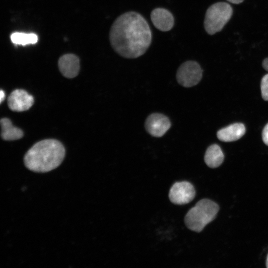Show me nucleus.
I'll return each mask as SVG.
<instances>
[{
	"instance_id": "obj_4",
	"label": "nucleus",
	"mask_w": 268,
	"mask_h": 268,
	"mask_svg": "<svg viewBox=\"0 0 268 268\" xmlns=\"http://www.w3.org/2000/svg\"><path fill=\"white\" fill-rule=\"evenodd\" d=\"M232 14V7L227 2H218L211 5L205 15L203 25L205 31L210 35L220 31Z\"/></svg>"
},
{
	"instance_id": "obj_14",
	"label": "nucleus",
	"mask_w": 268,
	"mask_h": 268,
	"mask_svg": "<svg viewBox=\"0 0 268 268\" xmlns=\"http://www.w3.org/2000/svg\"><path fill=\"white\" fill-rule=\"evenodd\" d=\"M10 39L15 45L25 46L29 44H36L38 40L36 34L31 33L14 32L11 34Z\"/></svg>"
},
{
	"instance_id": "obj_6",
	"label": "nucleus",
	"mask_w": 268,
	"mask_h": 268,
	"mask_svg": "<svg viewBox=\"0 0 268 268\" xmlns=\"http://www.w3.org/2000/svg\"><path fill=\"white\" fill-rule=\"evenodd\" d=\"M196 192L193 185L187 181L177 182L170 189L169 198L176 204H185L195 198Z\"/></svg>"
},
{
	"instance_id": "obj_5",
	"label": "nucleus",
	"mask_w": 268,
	"mask_h": 268,
	"mask_svg": "<svg viewBox=\"0 0 268 268\" xmlns=\"http://www.w3.org/2000/svg\"><path fill=\"white\" fill-rule=\"evenodd\" d=\"M202 70L196 61H188L179 67L176 73L178 82L185 87L197 85L201 80Z\"/></svg>"
},
{
	"instance_id": "obj_11",
	"label": "nucleus",
	"mask_w": 268,
	"mask_h": 268,
	"mask_svg": "<svg viewBox=\"0 0 268 268\" xmlns=\"http://www.w3.org/2000/svg\"><path fill=\"white\" fill-rule=\"evenodd\" d=\"M246 129L242 123H234L217 132L218 138L224 142H231L240 139L245 134Z\"/></svg>"
},
{
	"instance_id": "obj_20",
	"label": "nucleus",
	"mask_w": 268,
	"mask_h": 268,
	"mask_svg": "<svg viewBox=\"0 0 268 268\" xmlns=\"http://www.w3.org/2000/svg\"><path fill=\"white\" fill-rule=\"evenodd\" d=\"M266 266L268 268V255L267 258Z\"/></svg>"
},
{
	"instance_id": "obj_7",
	"label": "nucleus",
	"mask_w": 268,
	"mask_h": 268,
	"mask_svg": "<svg viewBox=\"0 0 268 268\" xmlns=\"http://www.w3.org/2000/svg\"><path fill=\"white\" fill-rule=\"evenodd\" d=\"M169 118L160 113H153L149 115L145 122L146 131L154 137L162 136L170 128Z\"/></svg>"
},
{
	"instance_id": "obj_18",
	"label": "nucleus",
	"mask_w": 268,
	"mask_h": 268,
	"mask_svg": "<svg viewBox=\"0 0 268 268\" xmlns=\"http://www.w3.org/2000/svg\"><path fill=\"white\" fill-rule=\"evenodd\" d=\"M5 98V93L4 91L1 89L0 92V101L1 103Z\"/></svg>"
},
{
	"instance_id": "obj_3",
	"label": "nucleus",
	"mask_w": 268,
	"mask_h": 268,
	"mask_svg": "<svg viewBox=\"0 0 268 268\" xmlns=\"http://www.w3.org/2000/svg\"><path fill=\"white\" fill-rule=\"evenodd\" d=\"M218 210L216 203L209 199H202L188 211L184 219L185 224L190 230L200 232L215 218Z\"/></svg>"
},
{
	"instance_id": "obj_2",
	"label": "nucleus",
	"mask_w": 268,
	"mask_h": 268,
	"mask_svg": "<svg viewBox=\"0 0 268 268\" xmlns=\"http://www.w3.org/2000/svg\"><path fill=\"white\" fill-rule=\"evenodd\" d=\"M65 149L59 141L47 139L36 143L24 157L26 167L35 172L46 173L56 169L63 162Z\"/></svg>"
},
{
	"instance_id": "obj_16",
	"label": "nucleus",
	"mask_w": 268,
	"mask_h": 268,
	"mask_svg": "<svg viewBox=\"0 0 268 268\" xmlns=\"http://www.w3.org/2000/svg\"><path fill=\"white\" fill-rule=\"evenodd\" d=\"M264 142L268 146V123L265 126L262 132Z\"/></svg>"
},
{
	"instance_id": "obj_10",
	"label": "nucleus",
	"mask_w": 268,
	"mask_h": 268,
	"mask_svg": "<svg viewBox=\"0 0 268 268\" xmlns=\"http://www.w3.org/2000/svg\"><path fill=\"white\" fill-rule=\"evenodd\" d=\"M60 72L66 77L72 78L77 75L80 68L79 59L72 54L61 56L58 61Z\"/></svg>"
},
{
	"instance_id": "obj_1",
	"label": "nucleus",
	"mask_w": 268,
	"mask_h": 268,
	"mask_svg": "<svg viewBox=\"0 0 268 268\" xmlns=\"http://www.w3.org/2000/svg\"><path fill=\"white\" fill-rule=\"evenodd\" d=\"M109 39L118 54L125 58L134 59L143 55L149 47L152 32L142 15L128 11L115 20L111 27Z\"/></svg>"
},
{
	"instance_id": "obj_15",
	"label": "nucleus",
	"mask_w": 268,
	"mask_h": 268,
	"mask_svg": "<svg viewBox=\"0 0 268 268\" xmlns=\"http://www.w3.org/2000/svg\"><path fill=\"white\" fill-rule=\"evenodd\" d=\"M261 88L262 98L265 101H268V74L262 78Z\"/></svg>"
},
{
	"instance_id": "obj_12",
	"label": "nucleus",
	"mask_w": 268,
	"mask_h": 268,
	"mask_svg": "<svg viewBox=\"0 0 268 268\" xmlns=\"http://www.w3.org/2000/svg\"><path fill=\"white\" fill-rule=\"evenodd\" d=\"M1 136L5 140L19 139L23 136L22 131L14 127L10 120L6 118L0 120Z\"/></svg>"
},
{
	"instance_id": "obj_17",
	"label": "nucleus",
	"mask_w": 268,
	"mask_h": 268,
	"mask_svg": "<svg viewBox=\"0 0 268 268\" xmlns=\"http://www.w3.org/2000/svg\"><path fill=\"white\" fill-rule=\"evenodd\" d=\"M263 68L268 71V58L265 59L262 63Z\"/></svg>"
},
{
	"instance_id": "obj_8",
	"label": "nucleus",
	"mask_w": 268,
	"mask_h": 268,
	"mask_svg": "<svg viewBox=\"0 0 268 268\" xmlns=\"http://www.w3.org/2000/svg\"><path fill=\"white\" fill-rule=\"evenodd\" d=\"M33 103V97L23 89L13 90L9 95L7 100L9 108L16 112L28 110Z\"/></svg>"
},
{
	"instance_id": "obj_13",
	"label": "nucleus",
	"mask_w": 268,
	"mask_h": 268,
	"mask_svg": "<svg viewBox=\"0 0 268 268\" xmlns=\"http://www.w3.org/2000/svg\"><path fill=\"white\" fill-rule=\"evenodd\" d=\"M204 162L210 168H214L219 166L224 160L223 152L217 144H214L209 146L205 153Z\"/></svg>"
},
{
	"instance_id": "obj_19",
	"label": "nucleus",
	"mask_w": 268,
	"mask_h": 268,
	"mask_svg": "<svg viewBox=\"0 0 268 268\" xmlns=\"http://www.w3.org/2000/svg\"><path fill=\"white\" fill-rule=\"evenodd\" d=\"M227 1L230 2V3H233V4H240L242 3L244 0H226Z\"/></svg>"
},
{
	"instance_id": "obj_9",
	"label": "nucleus",
	"mask_w": 268,
	"mask_h": 268,
	"mask_svg": "<svg viewBox=\"0 0 268 268\" xmlns=\"http://www.w3.org/2000/svg\"><path fill=\"white\" fill-rule=\"evenodd\" d=\"M151 20L156 28L163 32L170 30L174 24V18L168 10L158 7L154 9L150 14Z\"/></svg>"
}]
</instances>
